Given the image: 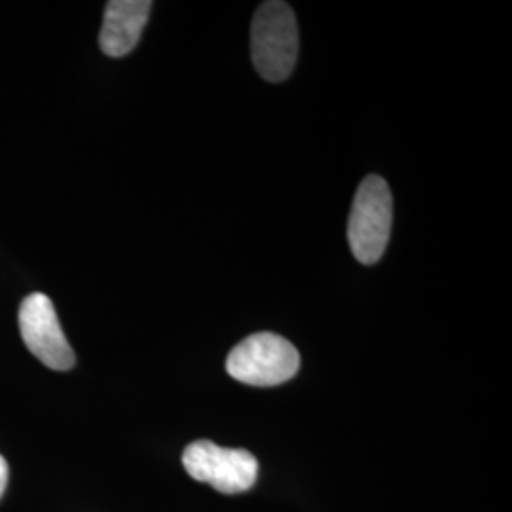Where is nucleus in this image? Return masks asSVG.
<instances>
[{"instance_id": "1", "label": "nucleus", "mask_w": 512, "mask_h": 512, "mask_svg": "<svg viewBox=\"0 0 512 512\" xmlns=\"http://www.w3.org/2000/svg\"><path fill=\"white\" fill-rule=\"evenodd\" d=\"M251 52L258 74L268 82H283L298 57V25L287 2H264L251 27Z\"/></svg>"}, {"instance_id": "2", "label": "nucleus", "mask_w": 512, "mask_h": 512, "mask_svg": "<svg viewBox=\"0 0 512 512\" xmlns=\"http://www.w3.org/2000/svg\"><path fill=\"white\" fill-rule=\"evenodd\" d=\"M393 224V198L382 177L368 175L349 213L348 241L361 264H376L385 253Z\"/></svg>"}, {"instance_id": "3", "label": "nucleus", "mask_w": 512, "mask_h": 512, "mask_svg": "<svg viewBox=\"0 0 512 512\" xmlns=\"http://www.w3.org/2000/svg\"><path fill=\"white\" fill-rule=\"evenodd\" d=\"M300 355L289 340L274 332H258L230 351L228 374L241 384L272 387L296 376Z\"/></svg>"}, {"instance_id": "4", "label": "nucleus", "mask_w": 512, "mask_h": 512, "mask_svg": "<svg viewBox=\"0 0 512 512\" xmlns=\"http://www.w3.org/2000/svg\"><path fill=\"white\" fill-rule=\"evenodd\" d=\"M183 465L194 480L213 486L220 494H243L255 486L258 478V461L251 452L222 448L211 440L186 446Z\"/></svg>"}, {"instance_id": "5", "label": "nucleus", "mask_w": 512, "mask_h": 512, "mask_svg": "<svg viewBox=\"0 0 512 512\" xmlns=\"http://www.w3.org/2000/svg\"><path fill=\"white\" fill-rule=\"evenodd\" d=\"M19 330L27 349L52 370H71L76 357L59 325L52 300L42 293L25 296L19 306Z\"/></svg>"}, {"instance_id": "6", "label": "nucleus", "mask_w": 512, "mask_h": 512, "mask_svg": "<svg viewBox=\"0 0 512 512\" xmlns=\"http://www.w3.org/2000/svg\"><path fill=\"white\" fill-rule=\"evenodd\" d=\"M150 10V0H110L99 35L101 50L109 57L131 54L141 40Z\"/></svg>"}, {"instance_id": "7", "label": "nucleus", "mask_w": 512, "mask_h": 512, "mask_svg": "<svg viewBox=\"0 0 512 512\" xmlns=\"http://www.w3.org/2000/svg\"><path fill=\"white\" fill-rule=\"evenodd\" d=\"M6 484H8V463L0 456V497L6 490Z\"/></svg>"}]
</instances>
